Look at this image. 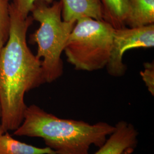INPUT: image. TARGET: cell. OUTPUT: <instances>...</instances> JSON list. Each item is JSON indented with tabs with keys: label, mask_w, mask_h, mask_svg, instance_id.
Here are the masks:
<instances>
[{
	"label": "cell",
	"mask_w": 154,
	"mask_h": 154,
	"mask_svg": "<svg viewBox=\"0 0 154 154\" xmlns=\"http://www.w3.org/2000/svg\"><path fill=\"white\" fill-rule=\"evenodd\" d=\"M63 21L77 22L82 18L103 21V8L101 0H60Z\"/></svg>",
	"instance_id": "52a82bcc"
},
{
	"label": "cell",
	"mask_w": 154,
	"mask_h": 154,
	"mask_svg": "<svg viewBox=\"0 0 154 154\" xmlns=\"http://www.w3.org/2000/svg\"><path fill=\"white\" fill-rule=\"evenodd\" d=\"M62 4L53 1L48 4L44 1H37L31 11L34 21L40 23L39 28L30 35V42L38 46L37 58L41 60V67L46 83L58 79L63 74L62 53L76 22L62 20Z\"/></svg>",
	"instance_id": "3957f363"
},
{
	"label": "cell",
	"mask_w": 154,
	"mask_h": 154,
	"mask_svg": "<svg viewBox=\"0 0 154 154\" xmlns=\"http://www.w3.org/2000/svg\"></svg>",
	"instance_id": "2e32d148"
},
{
	"label": "cell",
	"mask_w": 154,
	"mask_h": 154,
	"mask_svg": "<svg viewBox=\"0 0 154 154\" xmlns=\"http://www.w3.org/2000/svg\"><path fill=\"white\" fill-rule=\"evenodd\" d=\"M11 26L8 41L0 50V126L14 131L21 125L28 106L25 95L46 83L41 60L28 47L27 33L34 20L23 18L10 2Z\"/></svg>",
	"instance_id": "6da1fadb"
},
{
	"label": "cell",
	"mask_w": 154,
	"mask_h": 154,
	"mask_svg": "<svg viewBox=\"0 0 154 154\" xmlns=\"http://www.w3.org/2000/svg\"><path fill=\"white\" fill-rule=\"evenodd\" d=\"M124 22L130 28L154 24V0H128Z\"/></svg>",
	"instance_id": "ba28073f"
},
{
	"label": "cell",
	"mask_w": 154,
	"mask_h": 154,
	"mask_svg": "<svg viewBox=\"0 0 154 154\" xmlns=\"http://www.w3.org/2000/svg\"><path fill=\"white\" fill-rule=\"evenodd\" d=\"M154 46V24L141 28H125L115 29L110 59L107 68L114 77L123 75L126 66L122 62L123 55L128 50L135 48H151Z\"/></svg>",
	"instance_id": "5b68a950"
},
{
	"label": "cell",
	"mask_w": 154,
	"mask_h": 154,
	"mask_svg": "<svg viewBox=\"0 0 154 154\" xmlns=\"http://www.w3.org/2000/svg\"><path fill=\"white\" fill-rule=\"evenodd\" d=\"M116 127L103 122L90 125L62 119L35 105L28 106L21 125L14 131L20 137L42 138L55 154H90L91 145L102 146Z\"/></svg>",
	"instance_id": "7a4b0ae2"
},
{
	"label": "cell",
	"mask_w": 154,
	"mask_h": 154,
	"mask_svg": "<svg viewBox=\"0 0 154 154\" xmlns=\"http://www.w3.org/2000/svg\"><path fill=\"white\" fill-rule=\"evenodd\" d=\"M55 154V151L48 147L39 148L20 142L0 126V154Z\"/></svg>",
	"instance_id": "9c48e42d"
},
{
	"label": "cell",
	"mask_w": 154,
	"mask_h": 154,
	"mask_svg": "<svg viewBox=\"0 0 154 154\" xmlns=\"http://www.w3.org/2000/svg\"><path fill=\"white\" fill-rule=\"evenodd\" d=\"M38 0H9L11 4L16 10L18 13L23 18H27L32 9H33L34 3ZM48 4H51L53 0H42Z\"/></svg>",
	"instance_id": "7c38bea8"
},
{
	"label": "cell",
	"mask_w": 154,
	"mask_h": 154,
	"mask_svg": "<svg viewBox=\"0 0 154 154\" xmlns=\"http://www.w3.org/2000/svg\"><path fill=\"white\" fill-rule=\"evenodd\" d=\"M140 75L145 83L149 92L154 95V62L145 63L144 70L140 72Z\"/></svg>",
	"instance_id": "4fadbf2b"
},
{
	"label": "cell",
	"mask_w": 154,
	"mask_h": 154,
	"mask_svg": "<svg viewBox=\"0 0 154 154\" xmlns=\"http://www.w3.org/2000/svg\"><path fill=\"white\" fill-rule=\"evenodd\" d=\"M9 0H0V50L8 41L11 26Z\"/></svg>",
	"instance_id": "8fae6325"
},
{
	"label": "cell",
	"mask_w": 154,
	"mask_h": 154,
	"mask_svg": "<svg viewBox=\"0 0 154 154\" xmlns=\"http://www.w3.org/2000/svg\"><path fill=\"white\" fill-rule=\"evenodd\" d=\"M103 8V21L115 29L126 27L125 18L128 0H101Z\"/></svg>",
	"instance_id": "30bf717a"
},
{
	"label": "cell",
	"mask_w": 154,
	"mask_h": 154,
	"mask_svg": "<svg viewBox=\"0 0 154 154\" xmlns=\"http://www.w3.org/2000/svg\"><path fill=\"white\" fill-rule=\"evenodd\" d=\"M114 30L104 21L88 17L77 20L63 51L68 62L76 70L88 72L106 67Z\"/></svg>",
	"instance_id": "277c9868"
},
{
	"label": "cell",
	"mask_w": 154,
	"mask_h": 154,
	"mask_svg": "<svg viewBox=\"0 0 154 154\" xmlns=\"http://www.w3.org/2000/svg\"><path fill=\"white\" fill-rule=\"evenodd\" d=\"M116 129L104 144L94 154H132L138 146L137 130L131 123L121 121L116 124Z\"/></svg>",
	"instance_id": "8992f818"
},
{
	"label": "cell",
	"mask_w": 154,
	"mask_h": 154,
	"mask_svg": "<svg viewBox=\"0 0 154 154\" xmlns=\"http://www.w3.org/2000/svg\"><path fill=\"white\" fill-rule=\"evenodd\" d=\"M1 116H2V109H1V105H0V119L1 118Z\"/></svg>",
	"instance_id": "5bb4252c"
},
{
	"label": "cell",
	"mask_w": 154,
	"mask_h": 154,
	"mask_svg": "<svg viewBox=\"0 0 154 154\" xmlns=\"http://www.w3.org/2000/svg\"><path fill=\"white\" fill-rule=\"evenodd\" d=\"M130 154V153H127V152H126V153H124V154Z\"/></svg>",
	"instance_id": "9a60e30c"
}]
</instances>
